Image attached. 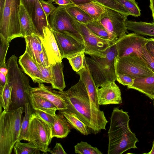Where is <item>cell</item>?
I'll list each match as a JSON object with an SVG mask.
<instances>
[{"instance_id":"1","label":"cell","mask_w":154,"mask_h":154,"mask_svg":"<svg viewBox=\"0 0 154 154\" xmlns=\"http://www.w3.org/2000/svg\"><path fill=\"white\" fill-rule=\"evenodd\" d=\"M67 110L74 114L87 125L90 134H96L106 130L108 122L103 111L98 108L91 99L85 85L79 78V82L63 91Z\"/></svg>"},{"instance_id":"2","label":"cell","mask_w":154,"mask_h":154,"mask_svg":"<svg viewBox=\"0 0 154 154\" xmlns=\"http://www.w3.org/2000/svg\"><path fill=\"white\" fill-rule=\"evenodd\" d=\"M128 112L119 107H114L110 118L108 131V154H121L130 149L137 148L138 140L131 130Z\"/></svg>"},{"instance_id":"3","label":"cell","mask_w":154,"mask_h":154,"mask_svg":"<svg viewBox=\"0 0 154 154\" xmlns=\"http://www.w3.org/2000/svg\"><path fill=\"white\" fill-rule=\"evenodd\" d=\"M17 57L12 55L6 63L8 73L7 81L12 86L11 101L9 110H13L23 107L26 103H30V90L27 77L19 67Z\"/></svg>"},{"instance_id":"4","label":"cell","mask_w":154,"mask_h":154,"mask_svg":"<svg viewBox=\"0 0 154 154\" xmlns=\"http://www.w3.org/2000/svg\"><path fill=\"white\" fill-rule=\"evenodd\" d=\"M116 42L102 54L85 57L97 88L107 82H115L116 80L114 65L115 58L117 56Z\"/></svg>"},{"instance_id":"5","label":"cell","mask_w":154,"mask_h":154,"mask_svg":"<svg viewBox=\"0 0 154 154\" xmlns=\"http://www.w3.org/2000/svg\"><path fill=\"white\" fill-rule=\"evenodd\" d=\"M23 107L13 110H4L0 114V154H10L19 140Z\"/></svg>"},{"instance_id":"6","label":"cell","mask_w":154,"mask_h":154,"mask_svg":"<svg viewBox=\"0 0 154 154\" xmlns=\"http://www.w3.org/2000/svg\"><path fill=\"white\" fill-rule=\"evenodd\" d=\"M20 4V0H0V35L10 42L23 38L19 17Z\"/></svg>"},{"instance_id":"7","label":"cell","mask_w":154,"mask_h":154,"mask_svg":"<svg viewBox=\"0 0 154 154\" xmlns=\"http://www.w3.org/2000/svg\"><path fill=\"white\" fill-rule=\"evenodd\" d=\"M114 65L116 75L125 74L134 78L154 76V72L136 53L119 58L116 57Z\"/></svg>"},{"instance_id":"8","label":"cell","mask_w":154,"mask_h":154,"mask_svg":"<svg viewBox=\"0 0 154 154\" xmlns=\"http://www.w3.org/2000/svg\"><path fill=\"white\" fill-rule=\"evenodd\" d=\"M66 6L59 5L51 14L48 18L50 27L53 31L71 35L83 42L75 20L66 10Z\"/></svg>"},{"instance_id":"9","label":"cell","mask_w":154,"mask_h":154,"mask_svg":"<svg viewBox=\"0 0 154 154\" xmlns=\"http://www.w3.org/2000/svg\"><path fill=\"white\" fill-rule=\"evenodd\" d=\"M29 141L39 150L45 153L49 152L52 139L51 127L34 112L30 122Z\"/></svg>"},{"instance_id":"10","label":"cell","mask_w":154,"mask_h":154,"mask_svg":"<svg viewBox=\"0 0 154 154\" xmlns=\"http://www.w3.org/2000/svg\"><path fill=\"white\" fill-rule=\"evenodd\" d=\"M128 16L113 9L105 7V12L98 20L107 31L110 40L115 42L128 33L125 26Z\"/></svg>"},{"instance_id":"11","label":"cell","mask_w":154,"mask_h":154,"mask_svg":"<svg viewBox=\"0 0 154 154\" xmlns=\"http://www.w3.org/2000/svg\"><path fill=\"white\" fill-rule=\"evenodd\" d=\"M75 23L78 30L83 39L85 54L90 56L103 54L115 42L98 36L85 24L76 20Z\"/></svg>"},{"instance_id":"12","label":"cell","mask_w":154,"mask_h":154,"mask_svg":"<svg viewBox=\"0 0 154 154\" xmlns=\"http://www.w3.org/2000/svg\"><path fill=\"white\" fill-rule=\"evenodd\" d=\"M152 38H146L134 32L126 34L116 42L117 58L136 53Z\"/></svg>"},{"instance_id":"13","label":"cell","mask_w":154,"mask_h":154,"mask_svg":"<svg viewBox=\"0 0 154 154\" xmlns=\"http://www.w3.org/2000/svg\"><path fill=\"white\" fill-rule=\"evenodd\" d=\"M52 31L62 59L84 51L83 42L71 35Z\"/></svg>"},{"instance_id":"14","label":"cell","mask_w":154,"mask_h":154,"mask_svg":"<svg viewBox=\"0 0 154 154\" xmlns=\"http://www.w3.org/2000/svg\"><path fill=\"white\" fill-rule=\"evenodd\" d=\"M51 87L38 84L37 87H31V94L44 98L53 103L57 110L67 109V106L64 99L63 91H56Z\"/></svg>"},{"instance_id":"15","label":"cell","mask_w":154,"mask_h":154,"mask_svg":"<svg viewBox=\"0 0 154 154\" xmlns=\"http://www.w3.org/2000/svg\"><path fill=\"white\" fill-rule=\"evenodd\" d=\"M97 96L99 105L119 104L122 103L121 93L115 82H107L97 88Z\"/></svg>"},{"instance_id":"16","label":"cell","mask_w":154,"mask_h":154,"mask_svg":"<svg viewBox=\"0 0 154 154\" xmlns=\"http://www.w3.org/2000/svg\"><path fill=\"white\" fill-rule=\"evenodd\" d=\"M43 35L39 37L50 65L62 62V59L53 31L50 26L43 28Z\"/></svg>"},{"instance_id":"17","label":"cell","mask_w":154,"mask_h":154,"mask_svg":"<svg viewBox=\"0 0 154 154\" xmlns=\"http://www.w3.org/2000/svg\"><path fill=\"white\" fill-rule=\"evenodd\" d=\"M19 63L23 71L29 76L35 83L38 84L45 83L41 73L35 61L25 50L23 54L20 56Z\"/></svg>"},{"instance_id":"18","label":"cell","mask_w":154,"mask_h":154,"mask_svg":"<svg viewBox=\"0 0 154 154\" xmlns=\"http://www.w3.org/2000/svg\"><path fill=\"white\" fill-rule=\"evenodd\" d=\"M76 73L79 75L80 78L85 85L94 104L100 109L97 96V87L87 64L85 68L76 72Z\"/></svg>"},{"instance_id":"19","label":"cell","mask_w":154,"mask_h":154,"mask_svg":"<svg viewBox=\"0 0 154 154\" xmlns=\"http://www.w3.org/2000/svg\"><path fill=\"white\" fill-rule=\"evenodd\" d=\"M35 34L39 37L43 35V28L50 26L48 19L43 10L39 0H36L31 16Z\"/></svg>"},{"instance_id":"20","label":"cell","mask_w":154,"mask_h":154,"mask_svg":"<svg viewBox=\"0 0 154 154\" xmlns=\"http://www.w3.org/2000/svg\"><path fill=\"white\" fill-rule=\"evenodd\" d=\"M127 87L143 94L152 100L154 99V76L135 78L133 85Z\"/></svg>"},{"instance_id":"21","label":"cell","mask_w":154,"mask_h":154,"mask_svg":"<svg viewBox=\"0 0 154 154\" xmlns=\"http://www.w3.org/2000/svg\"><path fill=\"white\" fill-rule=\"evenodd\" d=\"M71 128L65 117L58 113L55 116L54 122L51 127L52 137H66L71 131Z\"/></svg>"},{"instance_id":"22","label":"cell","mask_w":154,"mask_h":154,"mask_svg":"<svg viewBox=\"0 0 154 154\" xmlns=\"http://www.w3.org/2000/svg\"><path fill=\"white\" fill-rule=\"evenodd\" d=\"M24 38L26 43V50L35 61L40 64L39 57L42 47L39 36L34 34Z\"/></svg>"},{"instance_id":"23","label":"cell","mask_w":154,"mask_h":154,"mask_svg":"<svg viewBox=\"0 0 154 154\" xmlns=\"http://www.w3.org/2000/svg\"><path fill=\"white\" fill-rule=\"evenodd\" d=\"M51 72L50 84L53 88L63 91L66 85L63 73L64 66L63 63H57L54 65H51Z\"/></svg>"},{"instance_id":"24","label":"cell","mask_w":154,"mask_h":154,"mask_svg":"<svg viewBox=\"0 0 154 154\" xmlns=\"http://www.w3.org/2000/svg\"><path fill=\"white\" fill-rule=\"evenodd\" d=\"M125 26L128 30L139 35L154 36V23L146 22H136L127 20Z\"/></svg>"},{"instance_id":"25","label":"cell","mask_w":154,"mask_h":154,"mask_svg":"<svg viewBox=\"0 0 154 154\" xmlns=\"http://www.w3.org/2000/svg\"><path fill=\"white\" fill-rule=\"evenodd\" d=\"M30 103L33 109H39L49 114L55 115L57 107L47 99L31 94Z\"/></svg>"},{"instance_id":"26","label":"cell","mask_w":154,"mask_h":154,"mask_svg":"<svg viewBox=\"0 0 154 154\" xmlns=\"http://www.w3.org/2000/svg\"><path fill=\"white\" fill-rule=\"evenodd\" d=\"M19 17L21 31L23 38L35 34L32 19L25 7L21 4L20 7Z\"/></svg>"},{"instance_id":"27","label":"cell","mask_w":154,"mask_h":154,"mask_svg":"<svg viewBox=\"0 0 154 154\" xmlns=\"http://www.w3.org/2000/svg\"><path fill=\"white\" fill-rule=\"evenodd\" d=\"M66 119L70 127L79 131L82 135L87 136L89 134L86 124L74 114L67 109L59 110Z\"/></svg>"},{"instance_id":"28","label":"cell","mask_w":154,"mask_h":154,"mask_svg":"<svg viewBox=\"0 0 154 154\" xmlns=\"http://www.w3.org/2000/svg\"><path fill=\"white\" fill-rule=\"evenodd\" d=\"M31 106L30 103H26L24 111L25 114L21 122V129L18 140L29 141V129L30 119L32 112Z\"/></svg>"},{"instance_id":"29","label":"cell","mask_w":154,"mask_h":154,"mask_svg":"<svg viewBox=\"0 0 154 154\" xmlns=\"http://www.w3.org/2000/svg\"><path fill=\"white\" fill-rule=\"evenodd\" d=\"M81 8L94 20H98L105 11V7L93 1L77 5Z\"/></svg>"},{"instance_id":"30","label":"cell","mask_w":154,"mask_h":154,"mask_svg":"<svg viewBox=\"0 0 154 154\" xmlns=\"http://www.w3.org/2000/svg\"><path fill=\"white\" fill-rule=\"evenodd\" d=\"M66 9L68 13L75 20L80 23L86 24L94 20L86 12L77 5H67Z\"/></svg>"},{"instance_id":"31","label":"cell","mask_w":154,"mask_h":154,"mask_svg":"<svg viewBox=\"0 0 154 154\" xmlns=\"http://www.w3.org/2000/svg\"><path fill=\"white\" fill-rule=\"evenodd\" d=\"M84 51L78 52L67 58L73 70L77 72L85 68L87 64Z\"/></svg>"},{"instance_id":"32","label":"cell","mask_w":154,"mask_h":154,"mask_svg":"<svg viewBox=\"0 0 154 154\" xmlns=\"http://www.w3.org/2000/svg\"><path fill=\"white\" fill-rule=\"evenodd\" d=\"M20 141L18 140L14 146V151L15 154H34L40 153V150L31 142L23 143Z\"/></svg>"},{"instance_id":"33","label":"cell","mask_w":154,"mask_h":154,"mask_svg":"<svg viewBox=\"0 0 154 154\" xmlns=\"http://www.w3.org/2000/svg\"><path fill=\"white\" fill-rule=\"evenodd\" d=\"M86 25L94 33L98 36L104 39L110 41L107 31L99 20H94Z\"/></svg>"},{"instance_id":"34","label":"cell","mask_w":154,"mask_h":154,"mask_svg":"<svg viewBox=\"0 0 154 154\" xmlns=\"http://www.w3.org/2000/svg\"><path fill=\"white\" fill-rule=\"evenodd\" d=\"M12 86L7 81L6 84L2 92L0 93V107L4 110H9L11 101Z\"/></svg>"},{"instance_id":"35","label":"cell","mask_w":154,"mask_h":154,"mask_svg":"<svg viewBox=\"0 0 154 154\" xmlns=\"http://www.w3.org/2000/svg\"><path fill=\"white\" fill-rule=\"evenodd\" d=\"M75 152L80 154H102L97 148L93 147L86 142L81 141L74 146Z\"/></svg>"},{"instance_id":"36","label":"cell","mask_w":154,"mask_h":154,"mask_svg":"<svg viewBox=\"0 0 154 154\" xmlns=\"http://www.w3.org/2000/svg\"><path fill=\"white\" fill-rule=\"evenodd\" d=\"M97 2L105 7L110 8L127 16L130 15L129 12L116 0H91Z\"/></svg>"},{"instance_id":"37","label":"cell","mask_w":154,"mask_h":154,"mask_svg":"<svg viewBox=\"0 0 154 154\" xmlns=\"http://www.w3.org/2000/svg\"><path fill=\"white\" fill-rule=\"evenodd\" d=\"M129 12L130 15L138 17L140 10L135 0H116Z\"/></svg>"},{"instance_id":"38","label":"cell","mask_w":154,"mask_h":154,"mask_svg":"<svg viewBox=\"0 0 154 154\" xmlns=\"http://www.w3.org/2000/svg\"><path fill=\"white\" fill-rule=\"evenodd\" d=\"M10 42L0 35V67L7 68L6 57Z\"/></svg>"},{"instance_id":"39","label":"cell","mask_w":154,"mask_h":154,"mask_svg":"<svg viewBox=\"0 0 154 154\" xmlns=\"http://www.w3.org/2000/svg\"><path fill=\"white\" fill-rule=\"evenodd\" d=\"M146 63L150 68L154 72V58L146 49L145 45L136 53Z\"/></svg>"},{"instance_id":"40","label":"cell","mask_w":154,"mask_h":154,"mask_svg":"<svg viewBox=\"0 0 154 154\" xmlns=\"http://www.w3.org/2000/svg\"><path fill=\"white\" fill-rule=\"evenodd\" d=\"M34 110V113L48 124L51 127L55 120V116L45 112L39 109Z\"/></svg>"},{"instance_id":"41","label":"cell","mask_w":154,"mask_h":154,"mask_svg":"<svg viewBox=\"0 0 154 154\" xmlns=\"http://www.w3.org/2000/svg\"><path fill=\"white\" fill-rule=\"evenodd\" d=\"M116 80L124 86H131L134 83L135 78L124 74H117Z\"/></svg>"},{"instance_id":"42","label":"cell","mask_w":154,"mask_h":154,"mask_svg":"<svg viewBox=\"0 0 154 154\" xmlns=\"http://www.w3.org/2000/svg\"><path fill=\"white\" fill-rule=\"evenodd\" d=\"M37 64L45 83L50 84L51 72V65H50V66L48 67H44L38 63H37Z\"/></svg>"},{"instance_id":"43","label":"cell","mask_w":154,"mask_h":154,"mask_svg":"<svg viewBox=\"0 0 154 154\" xmlns=\"http://www.w3.org/2000/svg\"><path fill=\"white\" fill-rule=\"evenodd\" d=\"M42 8L44 10L47 18L48 19L49 16L52 12L55 9L52 2L44 0H39Z\"/></svg>"},{"instance_id":"44","label":"cell","mask_w":154,"mask_h":154,"mask_svg":"<svg viewBox=\"0 0 154 154\" xmlns=\"http://www.w3.org/2000/svg\"><path fill=\"white\" fill-rule=\"evenodd\" d=\"M21 4L25 8L31 18L36 0H20Z\"/></svg>"},{"instance_id":"45","label":"cell","mask_w":154,"mask_h":154,"mask_svg":"<svg viewBox=\"0 0 154 154\" xmlns=\"http://www.w3.org/2000/svg\"><path fill=\"white\" fill-rule=\"evenodd\" d=\"M42 51L40 54L39 57L40 64L43 67H48L50 66V64L49 63L47 53L42 45Z\"/></svg>"},{"instance_id":"46","label":"cell","mask_w":154,"mask_h":154,"mask_svg":"<svg viewBox=\"0 0 154 154\" xmlns=\"http://www.w3.org/2000/svg\"><path fill=\"white\" fill-rule=\"evenodd\" d=\"M52 154H66L61 144L57 143L52 150L50 149L49 151Z\"/></svg>"},{"instance_id":"47","label":"cell","mask_w":154,"mask_h":154,"mask_svg":"<svg viewBox=\"0 0 154 154\" xmlns=\"http://www.w3.org/2000/svg\"><path fill=\"white\" fill-rule=\"evenodd\" d=\"M145 46L148 51L154 58V38H152L146 43Z\"/></svg>"},{"instance_id":"48","label":"cell","mask_w":154,"mask_h":154,"mask_svg":"<svg viewBox=\"0 0 154 154\" xmlns=\"http://www.w3.org/2000/svg\"><path fill=\"white\" fill-rule=\"evenodd\" d=\"M6 82V76L3 73L0 72V93L2 92L4 89Z\"/></svg>"},{"instance_id":"49","label":"cell","mask_w":154,"mask_h":154,"mask_svg":"<svg viewBox=\"0 0 154 154\" xmlns=\"http://www.w3.org/2000/svg\"><path fill=\"white\" fill-rule=\"evenodd\" d=\"M55 3L61 6L75 5L70 0H55Z\"/></svg>"},{"instance_id":"50","label":"cell","mask_w":154,"mask_h":154,"mask_svg":"<svg viewBox=\"0 0 154 154\" xmlns=\"http://www.w3.org/2000/svg\"><path fill=\"white\" fill-rule=\"evenodd\" d=\"M76 5H81L91 2V0H70Z\"/></svg>"},{"instance_id":"51","label":"cell","mask_w":154,"mask_h":154,"mask_svg":"<svg viewBox=\"0 0 154 154\" xmlns=\"http://www.w3.org/2000/svg\"><path fill=\"white\" fill-rule=\"evenodd\" d=\"M149 7L152 12V17L153 18V23H154V0H150Z\"/></svg>"},{"instance_id":"52","label":"cell","mask_w":154,"mask_h":154,"mask_svg":"<svg viewBox=\"0 0 154 154\" xmlns=\"http://www.w3.org/2000/svg\"><path fill=\"white\" fill-rule=\"evenodd\" d=\"M0 72H2L6 76L8 73V69L7 68L0 67Z\"/></svg>"},{"instance_id":"53","label":"cell","mask_w":154,"mask_h":154,"mask_svg":"<svg viewBox=\"0 0 154 154\" xmlns=\"http://www.w3.org/2000/svg\"><path fill=\"white\" fill-rule=\"evenodd\" d=\"M147 154H154V140L152 143V146L151 150L148 153H145Z\"/></svg>"},{"instance_id":"54","label":"cell","mask_w":154,"mask_h":154,"mask_svg":"<svg viewBox=\"0 0 154 154\" xmlns=\"http://www.w3.org/2000/svg\"><path fill=\"white\" fill-rule=\"evenodd\" d=\"M55 0H48V1L51 2H54Z\"/></svg>"},{"instance_id":"55","label":"cell","mask_w":154,"mask_h":154,"mask_svg":"<svg viewBox=\"0 0 154 154\" xmlns=\"http://www.w3.org/2000/svg\"><path fill=\"white\" fill-rule=\"evenodd\" d=\"M153 106H154V99L153 100Z\"/></svg>"}]
</instances>
